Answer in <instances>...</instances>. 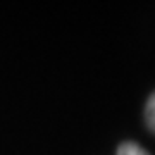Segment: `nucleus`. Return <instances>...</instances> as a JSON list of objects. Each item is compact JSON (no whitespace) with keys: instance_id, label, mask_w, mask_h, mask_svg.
Instances as JSON below:
<instances>
[{"instance_id":"f257e3e1","label":"nucleus","mask_w":155,"mask_h":155,"mask_svg":"<svg viewBox=\"0 0 155 155\" xmlns=\"http://www.w3.org/2000/svg\"><path fill=\"white\" fill-rule=\"evenodd\" d=\"M117 155H148V152L133 141H126L117 148Z\"/></svg>"},{"instance_id":"f03ea898","label":"nucleus","mask_w":155,"mask_h":155,"mask_svg":"<svg viewBox=\"0 0 155 155\" xmlns=\"http://www.w3.org/2000/svg\"><path fill=\"white\" fill-rule=\"evenodd\" d=\"M145 121H147V126L155 133V93L150 95L148 102H147V107H145Z\"/></svg>"}]
</instances>
